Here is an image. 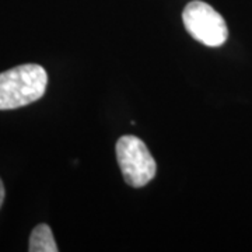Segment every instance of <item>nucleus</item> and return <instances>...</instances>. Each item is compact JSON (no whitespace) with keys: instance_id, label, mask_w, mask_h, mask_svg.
Listing matches in <instances>:
<instances>
[{"instance_id":"nucleus-2","label":"nucleus","mask_w":252,"mask_h":252,"mask_svg":"<svg viewBox=\"0 0 252 252\" xmlns=\"http://www.w3.org/2000/svg\"><path fill=\"white\" fill-rule=\"evenodd\" d=\"M117 158L126 184L142 188L153 180L157 164L147 146L136 136H122L117 142Z\"/></svg>"},{"instance_id":"nucleus-3","label":"nucleus","mask_w":252,"mask_h":252,"mask_svg":"<svg viewBox=\"0 0 252 252\" xmlns=\"http://www.w3.org/2000/svg\"><path fill=\"white\" fill-rule=\"evenodd\" d=\"M184 26L196 41L206 46H221L228 38L224 18L210 4L200 0L188 3L182 13Z\"/></svg>"},{"instance_id":"nucleus-1","label":"nucleus","mask_w":252,"mask_h":252,"mask_svg":"<svg viewBox=\"0 0 252 252\" xmlns=\"http://www.w3.org/2000/svg\"><path fill=\"white\" fill-rule=\"evenodd\" d=\"M46 70L39 64H21L0 73V109H16L32 104L45 94Z\"/></svg>"},{"instance_id":"nucleus-4","label":"nucleus","mask_w":252,"mask_h":252,"mask_svg":"<svg viewBox=\"0 0 252 252\" xmlns=\"http://www.w3.org/2000/svg\"><path fill=\"white\" fill-rule=\"evenodd\" d=\"M30 252H58L52 230L48 224L36 225L30 237Z\"/></svg>"},{"instance_id":"nucleus-5","label":"nucleus","mask_w":252,"mask_h":252,"mask_svg":"<svg viewBox=\"0 0 252 252\" xmlns=\"http://www.w3.org/2000/svg\"><path fill=\"white\" fill-rule=\"evenodd\" d=\"M3 200H4V185H3V182L0 180V207L3 205Z\"/></svg>"}]
</instances>
